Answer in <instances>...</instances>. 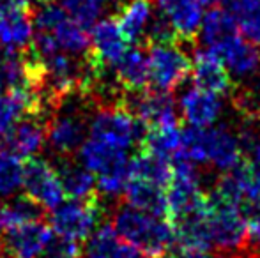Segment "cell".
<instances>
[{
    "label": "cell",
    "instance_id": "obj_33",
    "mask_svg": "<svg viewBox=\"0 0 260 258\" xmlns=\"http://www.w3.org/2000/svg\"><path fill=\"white\" fill-rule=\"evenodd\" d=\"M43 258H80V246L78 242L66 241L53 235Z\"/></svg>",
    "mask_w": 260,
    "mask_h": 258
},
{
    "label": "cell",
    "instance_id": "obj_9",
    "mask_svg": "<svg viewBox=\"0 0 260 258\" xmlns=\"http://www.w3.org/2000/svg\"><path fill=\"white\" fill-rule=\"evenodd\" d=\"M53 235L52 227L43 219L7 228L0 237V253L6 258H43Z\"/></svg>",
    "mask_w": 260,
    "mask_h": 258
},
{
    "label": "cell",
    "instance_id": "obj_38",
    "mask_svg": "<svg viewBox=\"0 0 260 258\" xmlns=\"http://www.w3.org/2000/svg\"><path fill=\"white\" fill-rule=\"evenodd\" d=\"M204 6H216V4H221V0H200Z\"/></svg>",
    "mask_w": 260,
    "mask_h": 258
},
{
    "label": "cell",
    "instance_id": "obj_6",
    "mask_svg": "<svg viewBox=\"0 0 260 258\" xmlns=\"http://www.w3.org/2000/svg\"><path fill=\"white\" fill-rule=\"evenodd\" d=\"M87 133L89 122L82 112L75 104L62 106L60 103L46 122V145L57 158H71L85 141Z\"/></svg>",
    "mask_w": 260,
    "mask_h": 258
},
{
    "label": "cell",
    "instance_id": "obj_32",
    "mask_svg": "<svg viewBox=\"0 0 260 258\" xmlns=\"http://www.w3.org/2000/svg\"><path fill=\"white\" fill-rule=\"evenodd\" d=\"M175 39H177V35L172 28L170 21L161 13H154L151 25L147 28V41L151 45H161V43H175Z\"/></svg>",
    "mask_w": 260,
    "mask_h": 258
},
{
    "label": "cell",
    "instance_id": "obj_35",
    "mask_svg": "<svg viewBox=\"0 0 260 258\" xmlns=\"http://www.w3.org/2000/svg\"><path fill=\"white\" fill-rule=\"evenodd\" d=\"M94 2H98L101 7H103V6H115V4H119L120 0H94Z\"/></svg>",
    "mask_w": 260,
    "mask_h": 258
},
{
    "label": "cell",
    "instance_id": "obj_11",
    "mask_svg": "<svg viewBox=\"0 0 260 258\" xmlns=\"http://www.w3.org/2000/svg\"><path fill=\"white\" fill-rule=\"evenodd\" d=\"M127 50V41L113 18L100 20L90 28L89 57L98 67H115Z\"/></svg>",
    "mask_w": 260,
    "mask_h": 258
},
{
    "label": "cell",
    "instance_id": "obj_29",
    "mask_svg": "<svg viewBox=\"0 0 260 258\" xmlns=\"http://www.w3.org/2000/svg\"><path fill=\"white\" fill-rule=\"evenodd\" d=\"M43 216H45V209L27 195L11 196L9 202L4 205V227H6V230L27 223H34V221H41Z\"/></svg>",
    "mask_w": 260,
    "mask_h": 258
},
{
    "label": "cell",
    "instance_id": "obj_21",
    "mask_svg": "<svg viewBox=\"0 0 260 258\" xmlns=\"http://www.w3.org/2000/svg\"><path fill=\"white\" fill-rule=\"evenodd\" d=\"M199 34L204 48L218 52L225 43L239 35V27L236 18L225 7H212L209 13L204 14Z\"/></svg>",
    "mask_w": 260,
    "mask_h": 258
},
{
    "label": "cell",
    "instance_id": "obj_3",
    "mask_svg": "<svg viewBox=\"0 0 260 258\" xmlns=\"http://www.w3.org/2000/svg\"><path fill=\"white\" fill-rule=\"evenodd\" d=\"M145 128L142 122L124 106H103L89 121V136L129 151L137 143H142Z\"/></svg>",
    "mask_w": 260,
    "mask_h": 258
},
{
    "label": "cell",
    "instance_id": "obj_8",
    "mask_svg": "<svg viewBox=\"0 0 260 258\" xmlns=\"http://www.w3.org/2000/svg\"><path fill=\"white\" fill-rule=\"evenodd\" d=\"M131 101H126L124 108L131 112L145 129L179 126V112L170 92L163 90H142L129 92Z\"/></svg>",
    "mask_w": 260,
    "mask_h": 258
},
{
    "label": "cell",
    "instance_id": "obj_2",
    "mask_svg": "<svg viewBox=\"0 0 260 258\" xmlns=\"http://www.w3.org/2000/svg\"><path fill=\"white\" fill-rule=\"evenodd\" d=\"M105 207L96 195L90 200H71L62 202L52 209L50 214V227L53 234L60 239L71 242L85 241L100 225L103 217Z\"/></svg>",
    "mask_w": 260,
    "mask_h": 258
},
{
    "label": "cell",
    "instance_id": "obj_34",
    "mask_svg": "<svg viewBox=\"0 0 260 258\" xmlns=\"http://www.w3.org/2000/svg\"><path fill=\"white\" fill-rule=\"evenodd\" d=\"M157 258H216L212 255H209L206 249H191V248H179L175 249H167L165 253H161Z\"/></svg>",
    "mask_w": 260,
    "mask_h": 258
},
{
    "label": "cell",
    "instance_id": "obj_39",
    "mask_svg": "<svg viewBox=\"0 0 260 258\" xmlns=\"http://www.w3.org/2000/svg\"><path fill=\"white\" fill-rule=\"evenodd\" d=\"M7 2H14V4H27V6H30V2H28V0H7Z\"/></svg>",
    "mask_w": 260,
    "mask_h": 258
},
{
    "label": "cell",
    "instance_id": "obj_10",
    "mask_svg": "<svg viewBox=\"0 0 260 258\" xmlns=\"http://www.w3.org/2000/svg\"><path fill=\"white\" fill-rule=\"evenodd\" d=\"M34 32L30 6L0 0V48L25 52L34 39Z\"/></svg>",
    "mask_w": 260,
    "mask_h": 258
},
{
    "label": "cell",
    "instance_id": "obj_26",
    "mask_svg": "<svg viewBox=\"0 0 260 258\" xmlns=\"http://www.w3.org/2000/svg\"><path fill=\"white\" fill-rule=\"evenodd\" d=\"M221 4L236 18L239 34L260 46V0H221Z\"/></svg>",
    "mask_w": 260,
    "mask_h": 258
},
{
    "label": "cell",
    "instance_id": "obj_30",
    "mask_svg": "<svg viewBox=\"0 0 260 258\" xmlns=\"http://www.w3.org/2000/svg\"><path fill=\"white\" fill-rule=\"evenodd\" d=\"M23 186V163L9 151H0V196L11 198Z\"/></svg>",
    "mask_w": 260,
    "mask_h": 258
},
{
    "label": "cell",
    "instance_id": "obj_16",
    "mask_svg": "<svg viewBox=\"0 0 260 258\" xmlns=\"http://www.w3.org/2000/svg\"><path fill=\"white\" fill-rule=\"evenodd\" d=\"M243 161V147L239 136L226 126L207 128V165L226 173Z\"/></svg>",
    "mask_w": 260,
    "mask_h": 258
},
{
    "label": "cell",
    "instance_id": "obj_5",
    "mask_svg": "<svg viewBox=\"0 0 260 258\" xmlns=\"http://www.w3.org/2000/svg\"><path fill=\"white\" fill-rule=\"evenodd\" d=\"M149 83L152 89L172 92L188 80L191 59L177 43L149 46Z\"/></svg>",
    "mask_w": 260,
    "mask_h": 258
},
{
    "label": "cell",
    "instance_id": "obj_20",
    "mask_svg": "<svg viewBox=\"0 0 260 258\" xmlns=\"http://www.w3.org/2000/svg\"><path fill=\"white\" fill-rule=\"evenodd\" d=\"M152 16H154L152 0H127L120 7L115 21L126 41L135 46L147 39V28L151 25Z\"/></svg>",
    "mask_w": 260,
    "mask_h": 258
},
{
    "label": "cell",
    "instance_id": "obj_40",
    "mask_svg": "<svg viewBox=\"0 0 260 258\" xmlns=\"http://www.w3.org/2000/svg\"><path fill=\"white\" fill-rule=\"evenodd\" d=\"M258 87H260V82H258Z\"/></svg>",
    "mask_w": 260,
    "mask_h": 258
},
{
    "label": "cell",
    "instance_id": "obj_12",
    "mask_svg": "<svg viewBox=\"0 0 260 258\" xmlns=\"http://www.w3.org/2000/svg\"><path fill=\"white\" fill-rule=\"evenodd\" d=\"M177 108L188 126L209 128L214 126L216 121L221 117L223 101L219 94L209 92L199 87H189L179 96Z\"/></svg>",
    "mask_w": 260,
    "mask_h": 258
},
{
    "label": "cell",
    "instance_id": "obj_36",
    "mask_svg": "<svg viewBox=\"0 0 260 258\" xmlns=\"http://www.w3.org/2000/svg\"><path fill=\"white\" fill-rule=\"evenodd\" d=\"M4 205L0 203V237H2V230H4Z\"/></svg>",
    "mask_w": 260,
    "mask_h": 258
},
{
    "label": "cell",
    "instance_id": "obj_27",
    "mask_svg": "<svg viewBox=\"0 0 260 258\" xmlns=\"http://www.w3.org/2000/svg\"><path fill=\"white\" fill-rule=\"evenodd\" d=\"M50 34L55 38L57 46L60 52L69 53L75 57H85L90 52V35L83 27H80L76 21H73L69 16H66L62 21H58L57 27Z\"/></svg>",
    "mask_w": 260,
    "mask_h": 258
},
{
    "label": "cell",
    "instance_id": "obj_7",
    "mask_svg": "<svg viewBox=\"0 0 260 258\" xmlns=\"http://www.w3.org/2000/svg\"><path fill=\"white\" fill-rule=\"evenodd\" d=\"M25 195L38 202L43 209L52 210L60 205L66 198L64 188L58 173L52 163L41 158H30L23 165V186Z\"/></svg>",
    "mask_w": 260,
    "mask_h": 258
},
{
    "label": "cell",
    "instance_id": "obj_13",
    "mask_svg": "<svg viewBox=\"0 0 260 258\" xmlns=\"http://www.w3.org/2000/svg\"><path fill=\"white\" fill-rule=\"evenodd\" d=\"M2 141L4 149L20 159L36 158L46 143V121L38 115H25L14 122Z\"/></svg>",
    "mask_w": 260,
    "mask_h": 258
},
{
    "label": "cell",
    "instance_id": "obj_4",
    "mask_svg": "<svg viewBox=\"0 0 260 258\" xmlns=\"http://www.w3.org/2000/svg\"><path fill=\"white\" fill-rule=\"evenodd\" d=\"M209 234L211 244L223 255L239 253L246 248V223L241 205L209 195Z\"/></svg>",
    "mask_w": 260,
    "mask_h": 258
},
{
    "label": "cell",
    "instance_id": "obj_15",
    "mask_svg": "<svg viewBox=\"0 0 260 258\" xmlns=\"http://www.w3.org/2000/svg\"><path fill=\"white\" fill-rule=\"evenodd\" d=\"M191 78L195 87L214 94H226L232 87V80L218 53L207 48H199L193 53Z\"/></svg>",
    "mask_w": 260,
    "mask_h": 258
},
{
    "label": "cell",
    "instance_id": "obj_25",
    "mask_svg": "<svg viewBox=\"0 0 260 258\" xmlns=\"http://www.w3.org/2000/svg\"><path fill=\"white\" fill-rule=\"evenodd\" d=\"M129 179H140L159 188L168 186L172 179V163L165 158L140 149L137 156L129 159Z\"/></svg>",
    "mask_w": 260,
    "mask_h": 258
},
{
    "label": "cell",
    "instance_id": "obj_1",
    "mask_svg": "<svg viewBox=\"0 0 260 258\" xmlns=\"http://www.w3.org/2000/svg\"><path fill=\"white\" fill-rule=\"evenodd\" d=\"M112 225L127 244L137 246L152 256H159L170 249L175 241L174 227L167 217L152 216L129 203L117 207L112 216Z\"/></svg>",
    "mask_w": 260,
    "mask_h": 258
},
{
    "label": "cell",
    "instance_id": "obj_31",
    "mask_svg": "<svg viewBox=\"0 0 260 258\" xmlns=\"http://www.w3.org/2000/svg\"><path fill=\"white\" fill-rule=\"evenodd\" d=\"M58 4L66 14L85 30H90L101 20L103 7L94 0H58Z\"/></svg>",
    "mask_w": 260,
    "mask_h": 258
},
{
    "label": "cell",
    "instance_id": "obj_28",
    "mask_svg": "<svg viewBox=\"0 0 260 258\" xmlns=\"http://www.w3.org/2000/svg\"><path fill=\"white\" fill-rule=\"evenodd\" d=\"M181 134L182 129H179V126L145 129L140 149L152 152V154L168 159L172 163V159L181 151Z\"/></svg>",
    "mask_w": 260,
    "mask_h": 258
},
{
    "label": "cell",
    "instance_id": "obj_18",
    "mask_svg": "<svg viewBox=\"0 0 260 258\" xmlns=\"http://www.w3.org/2000/svg\"><path fill=\"white\" fill-rule=\"evenodd\" d=\"M78 161L94 175H101L117 168H126L129 158H127V151L89 136L80 145Z\"/></svg>",
    "mask_w": 260,
    "mask_h": 258
},
{
    "label": "cell",
    "instance_id": "obj_17",
    "mask_svg": "<svg viewBox=\"0 0 260 258\" xmlns=\"http://www.w3.org/2000/svg\"><path fill=\"white\" fill-rule=\"evenodd\" d=\"M218 57L232 78L244 80L253 76L260 69V46L248 39L236 35L218 50Z\"/></svg>",
    "mask_w": 260,
    "mask_h": 258
},
{
    "label": "cell",
    "instance_id": "obj_14",
    "mask_svg": "<svg viewBox=\"0 0 260 258\" xmlns=\"http://www.w3.org/2000/svg\"><path fill=\"white\" fill-rule=\"evenodd\" d=\"M157 13H161L182 41H191L199 34L204 18V4L200 0H152Z\"/></svg>",
    "mask_w": 260,
    "mask_h": 258
},
{
    "label": "cell",
    "instance_id": "obj_24",
    "mask_svg": "<svg viewBox=\"0 0 260 258\" xmlns=\"http://www.w3.org/2000/svg\"><path fill=\"white\" fill-rule=\"evenodd\" d=\"M124 196H126V203L129 205L145 210L152 216L167 217V195L163 188L147 180L129 179L124 190Z\"/></svg>",
    "mask_w": 260,
    "mask_h": 258
},
{
    "label": "cell",
    "instance_id": "obj_37",
    "mask_svg": "<svg viewBox=\"0 0 260 258\" xmlns=\"http://www.w3.org/2000/svg\"><path fill=\"white\" fill-rule=\"evenodd\" d=\"M30 4H34V6H45V4H52L55 0H28Z\"/></svg>",
    "mask_w": 260,
    "mask_h": 258
},
{
    "label": "cell",
    "instance_id": "obj_19",
    "mask_svg": "<svg viewBox=\"0 0 260 258\" xmlns=\"http://www.w3.org/2000/svg\"><path fill=\"white\" fill-rule=\"evenodd\" d=\"M58 163L55 170L64 188L66 196L71 200H90L98 195L96 175L87 170L80 161H73L71 158H57Z\"/></svg>",
    "mask_w": 260,
    "mask_h": 258
},
{
    "label": "cell",
    "instance_id": "obj_22",
    "mask_svg": "<svg viewBox=\"0 0 260 258\" xmlns=\"http://www.w3.org/2000/svg\"><path fill=\"white\" fill-rule=\"evenodd\" d=\"M115 80L127 92H142L149 85V57L147 52L135 45L127 48L115 65Z\"/></svg>",
    "mask_w": 260,
    "mask_h": 258
},
{
    "label": "cell",
    "instance_id": "obj_23",
    "mask_svg": "<svg viewBox=\"0 0 260 258\" xmlns=\"http://www.w3.org/2000/svg\"><path fill=\"white\" fill-rule=\"evenodd\" d=\"M127 242L112 223H101L80 248V258H126Z\"/></svg>",
    "mask_w": 260,
    "mask_h": 258
}]
</instances>
